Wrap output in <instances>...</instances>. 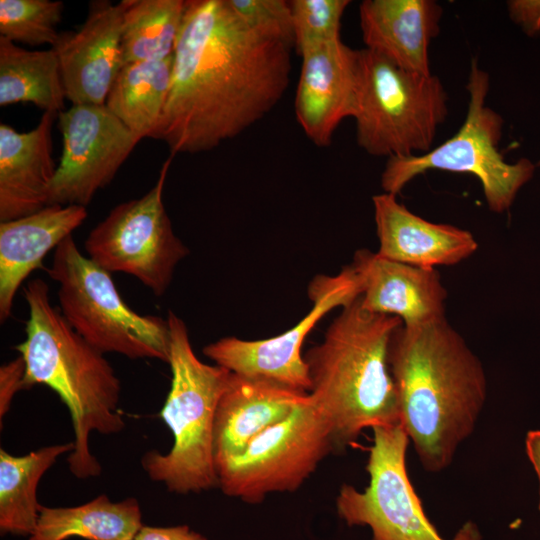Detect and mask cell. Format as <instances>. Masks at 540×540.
Here are the masks:
<instances>
[{
  "label": "cell",
  "mask_w": 540,
  "mask_h": 540,
  "mask_svg": "<svg viewBox=\"0 0 540 540\" xmlns=\"http://www.w3.org/2000/svg\"><path fill=\"white\" fill-rule=\"evenodd\" d=\"M292 48L250 29L228 0H187L168 98L151 138L174 156L238 136L283 97Z\"/></svg>",
  "instance_id": "obj_1"
},
{
  "label": "cell",
  "mask_w": 540,
  "mask_h": 540,
  "mask_svg": "<svg viewBox=\"0 0 540 540\" xmlns=\"http://www.w3.org/2000/svg\"><path fill=\"white\" fill-rule=\"evenodd\" d=\"M388 364L399 421L421 465L443 471L473 433L487 399L480 359L444 316L398 327Z\"/></svg>",
  "instance_id": "obj_2"
},
{
  "label": "cell",
  "mask_w": 540,
  "mask_h": 540,
  "mask_svg": "<svg viewBox=\"0 0 540 540\" xmlns=\"http://www.w3.org/2000/svg\"><path fill=\"white\" fill-rule=\"evenodd\" d=\"M24 297L29 310L26 339L15 347L26 365L24 390L43 384L58 394L74 432L69 471L78 479L97 477L102 467L90 451L89 438L93 432L113 435L125 428L120 380L104 354L51 304L46 282L29 281Z\"/></svg>",
  "instance_id": "obj_3"
},
{
  "label": "cell",
  "mask_w": 540,
  "mask_h": 540,
  "mask_svg": "<svg viewBox=\"0 0 540 540\" xmlns=\"http://www.w3.org/2000/svg\"><path fill=\"white\" fill-rule=\"evenodd\" d=\"M402 324L395 316L365 310L358 297L305 354L309 393L330 427L334 450L351 445L366 428L400 423L388 349Z\"/></svg>",
  "instance_id": "obj_4"
},
{
  "label": "cell",
  "mask_w": 540,
  "mask_h": 540,
  "mask_svg": "<svg viewBox=\"0 0 540 540\" xmlns=\"http://www.w3.org/2000/svg\"><path fill=\"white\" fill-rule=\"evenodd\" d=\"M172 378L160 417L173 443L162 454L145 453L141 465L148 477L177 494L200 493L218 486L214 461V425L219 400L231 372L202 362L194 353L184 321L169 311Z\"/></svg>",
  "instance_id": "obj_5"
},
{
  "label": "cell",
  "mask_w": 540,
  "mask_h": 540,
  "mask_svg": "<svg viewBox=\"0 0 540 540\" xmlns=\"http://www.w3.org/2000/svg\"><path fill=\"white\" fill-rule=\"evenodd\" d=\"M46 271L58 283L62 315L97 350L129 359L169 363L167 318L141 315L131 309L120 296L110 273L85 257L72 235L57 246Z\"/></svg>",
  "instance_id": "obj_6"
},
{
  "label": "cell",
  "mask_w": 540,
  "mask_h": 540,
  "mask_svg": "<svg viewBox=\"0 0 540 540\" xmlns=\"http://www.w3.org/2000/svg\"><path fill=\"white\" fill-rule=\"evenodd\" d=\"M489 88L488 73L473 58L466 85L468 109L462 126L454 136L426 153L389 157L381 175L384 192L397 195L413 178L428 170L468 173L481 182L492 212L507 211L536 166L527 158L508 163L499 152L504 121L486 103Z\"/></svg>",
  "instance_id": "obj_7"
},
{
  "label": "cell",
  "mask_w": 540,
  "mask_h": 540,
  "mask_svg": "<svg viewBox=\"0 0 540 540\" xmlns=\"http://www.w3.org/2000/svg\"><path fill=\"white\" fill-rule=\"evenodd\" d=\"M356 140L372 156L426 153L448 116V96L436 75L404 70L382 55L361 49Z\"/></svg>",
  "instance_id": "obj_8"
},
{
  "label": "cell",
  "mask_w": 540,
  "mask_h": 540,
  "mask_svg": "<svg viewBox=\"0 0 540 540\" xmlns=\"http://www.w3.org/2000/svg\"><path fill=\"white\" fill-rule=\"evenodd\" d=\"M373 430L366 465L369 484L364 491L341 486L336 498L338 515L349 526H368L372 540H448L427 518L408 476L409 438L400 423ZM478 526L467 521L449 540H481Z\"/></svg>",
  "instance_id": "obj_9"
},
{
  "label": "cell",
  "mask_w": 540,
  "mask_h": 540,
  "mask_svg": "<svg viewBox=\"0 0 540 540\" xmlns=\"http://www.w3.org/2000/svg\"><path fill=\"white\" fill-rule=\"evenodd\" d=\"M333 450L330 427L311 397L240 454L216 463L218 487L256 504L270 493L297 490Z\"/></svg>",
  "instance_id": "obj_10"
},
{
  "label": "cell",
  "mask_w": 540,
  "mask_h": 540,
  "mask_svg": "<svg viewBox=\"0 0 540 540\" xmlns=\"http://www.w3.org/2000/svg\"><path fill=\"white\" fill-rule=\"evenodd\" d=\"M173 156L163 163L154 186L142 197L115 206L85 240L88 258L109 273L138 279L156 296L168 289L189 249L176 236L163 203Z\"/></svg>",
  "instance_id": "obj_11"
},
{
  "label": "cell",
  "mask_w": 540,
  "mask_h": 540,
  "mask_svg": "<svg viewBox=\"0 0 540 540\" xmlns=\"http://www.w3.org/2000/svg\"><path fill=\"white\" fill-rule=\"evenodd\" d=\"M360 295V283L351 265L335 276L318 275L308 286L313 307L294 327L262 340L224 337L206 345L203 354L234 374L309 393L308 366L301 354L306 337L323 316Z\"/></svg>",
  "instance_id": "obj_12"
},
{
  "label": "cell",
  "mask_w": 540,
  "mask_h": 540,
  "mask_svg": "<svg viewBox=\"0 0 540 540\" xmlns=\"http://www.w3.org/2000/svg\"><path fill=\"white\" fill-rule=\"evenodd\" d=\"M63 150L49 202L86 207L142 140L105 105L76 104L58 113Z\"/></svg>",
  "instance_id": "obj_13"
},
{
  "label": "cell",
  "mask_w": 540,
  "mask_h": 540,
  "mask_svg": "<svg viewBox=\"0 0 540 540\" xmlns=\"http://www.w3.org/2000/svg\"><path fill=\"white\" fill-rule=\"evenodd\" d=\"M294 110L306 136L317 146L331 143L339 124L354 117L361 82V52L341 38L301 55Z\"/></svg>",
  "instance_id": "obj_14"
},
{
  "label": "cell",
  "mask_w": 540,
  "mask_h": 540,
  "mask_svg": "<svg viewBox=\"0 0 540 540\" xmlns=\"http://www.w3.org/2000/svg\"><path fill=\"white\" fill-rule=\"evenodd\" d=\"M123 4L92 1L88 16L76 31L59 33L55 50L72 105H105L122 63Z\"/></svg>",
  "instance_id": "obj_15"
},
{
  "label": "cell",
  "mask_w": 540,
  "mask_h": 540,
  "mask_svg": "<svg viewBox=\"0 0 540 540\" xmlns=\"http://www.w3.org/2000/svg\"><path fill=\"white\" fill-rule=\"evenodd\" d=\"M360 283L362 308L416 325L445 316L447 290L436 269L393 261L367 249L350 264Z\"/></svg>",
  "instance_id": "obj_16"
},
{
  "label": "cell",
  "mask_w": 540,
  "mask_h": 540,
  "mask_svg": "<svg viewBox=\"0 0 540 540\" xmlns=\"http://www.w3.org/2000/svg\"><path fill=\"white\" fill-rule=\"evenodd\" d=\"M396 196L384 192L372 197L380 256L435 269L458 264L477 250L478 243L471 232L430 222L399 203Z\"/></svg>",
  "instance_id": "obj_17"
},
{
  "label": "cell",
  "mask_w": 540,
  "mask_h": 540,
  "mask_svg": "<svg viewBox=\"0 0 540 540\" xmlns=\"http://www.w3.org/2000/svg\"><path fill=\"white\" fill-rule=\"evenodd\" d=\"M57 112H43L27 132L0 125V222L46 207L57 166L52 157V127Z\"/></svg>",
  "instance_id": "obj_18"
},
{
  "label": "cell",
  "mask_w": 540,
  "mask_h": 540,
  "mask_svg": "<svg viewBox=\"0 0 540 540\" xmlns=\"http://www.w3.org/2000/svg\"><path fill=\"white\" fill-rule=\"evenodd\" d=\"M442 13L434 0H364L359 18L366 49L404 70L429 75V47Z\"/></svg>",
  "instance_id": "obj_19"
},
{
  "label": "cell",
  "mask_w": 540,
  "mask_h": 540,
  "mask_svg": "<svg viewBox=\"0 0 540 540\" xmlns=\"http://www.w3.org/2000/svg\"><path fill=\"white\" fill-rule=\"evenodd\" d=\"M310 400L308 392L231 372L216 411L215 465L240 454L253 438Z\"/></svg>",
  "instance_id": "obj_20"
},
{
  "label": "cell",
  "mask_w": 540,
  "mask_h": 540,
  "mask_svg": "<svg viewBox=\"0 0 540 540\" xmlns=\"http://www.w3.org/2000/svg\"><path fill=\"white\" fill-rule=\"evenodd\" d=\"M87 218L86 207L51 204L14 220L0 222V321L11 315L25 279L43 268L44 257Z\"/></svg>",
  "instance_id": "obj_21"
},
{
  "label": "cell",
  "mask_w": 540,
  "mask_h": 540,
  "mask_svg": "<svg viewBox=\"0 0 540 540\" xmlns=\"http://www.w3.org/2000/svg\"><path fill=\"white\" fill-rule=\"evenodd\" d=\"M142 524L141 507L133 497L114 502L105 494L73 507L40 506L28 540H134Z\"/></svg>",
  "instance_id": "obj_22"
},
{
  "label": "cell",
  "mask_w": 540,
  "mask_h": 540,
  "mask_svg": "<svg viewBox=\"0 0 540 540\" xmlns=\"http://www.w3.org/2000/svg\"><path fill=\"white\" fill-rule=\"evenodd\" d=\"M73 449V441L41 447L20 456L0 449L1 535H32L41 506L37 500L38 484L57 459Z\"/></svg>",
  "instance_id": "obj_23"
},
{
  "label": "cell",
  "mask_w": 540,
  "mask_h": 540,
  "mask_svg": "<svg viewBox=\"0 0 540 540\" xmlns=\"http://www.w3.org/2000/svg\"><path fill=\"white\" fill-rule=\"evenodd\" d=\"M173 56L124 64L119 70L105 106L141 139L152 136L168 98Z\"/></svg>",
  "instance_id": "obj_24"
},
{
  "label": "cell",
  "mask_w": 540,
  "mask_h": 540,
  "mask_svg": "<svg viewBox=\"0 0 540 540\" xmlns=\"http://www.w3.org/2000/svg\"><path fill=\"white\" fill-rule=\"evenodd\" d=\"M66 98L55 50H27L0 36V106L30 102L59 113Z\"/></svg>",
  "instance_id": "obj_25"
},
{
  "label": "cell",
  "mask_w": 540,
  "mask_h": 540,
  "mask_svg": "<svg viewBox=\"0 0 540 540\" xmlns=\"http://www.w3.org/2000/svg\"><path fill=\"white\" fill-rule=\"evenodd\" d=\"M122 63L161 60L173 56L186 1L122 0Z\"/></svg>",
  "instance_id": "obj_26"
},
{
  "label": "cell",
  "mask_w": 540,
  "mask_h": 540,
  "mask_svg": "<svg viewBox=\"0 0 540 540\" xmlns=\"http://www.w3.org/2000/svg\"><path fill=\"white\" fill-rule=\"evenodd\" d=\"M62 13V1L0 0V34L13 42L53 46Z\"/></svg>",
  "instance_id": "obj_27"
},
{
  "label": "cell",
  "mask_w": 540,
  "mask_h": 540,
  "mask_svg": "<svg viewBox=\"0 0 540 540\" xmlns=\"http://www.w3.org/2000/svg\"><path fill=\"white\" fill-rule=\"evenodd\" d=\"M348 0H290L294 48L303 52L340 38L341 21Z\"/></svg>",
  "instance_id": "obj_28"
},
{
  "label": "cell",
  "mask_w": 540,
  "mask_h": 540,
  "mask_svg": "<svg viewBox=\"0 0 540 540\" xmlns=\"http://www.w3.org/2000/svg\"><path fill=\"white\" fill-rule=\"evenodd\" d=\"M242 21L255 32L284 41L294 47V33L289 1L228 0Z\"/></svg>",
  "instance_id": "obj_29"
},
{
  "label": "cell",
  "mask_w": 540,
  "mask_h": 540,
  "mask_svg": "<svg viewBox=\"0 0 540 540\" xmlns=\"http://www.w3.org/2000/svg\"><path fill=\"white\" fill-rule=\"evenodd\" d=\"M26 365L19 355L14 360L0 367V422L9 411L15 394L24 390Z\"/></svg>",
  "instance_id": "obj_30"
},
{
  "label": "cell",
  "mask_w": 540,
  "mask_h": 540,
  "mask_svg": "<svg viewBox=\"0 0 540 540\" xmlns=\"http://www.w3.org/2000/svg\"><path fill=\"white\" fill-rule=\"evenodd\" d=\"M510 18L529 36L540 31V0H512L507 2Z\"/></svg>",
  "instance_id": "obj_31"
},
{
  "label": "cell",
  "mask_w": 540,
  "mask_h": 540,
  "mask_svg": "<svg viewBox=\"0 0 540 540\" xmlns=\"http://www.w3.org/2000/svg\"><path fill=\"white\" fill-rule=\"evenodd\" d=\"M134 540H207L203 535L193 531L187 525L170 527L144 526Z\"/></svg>",
  "instance_id": "obj_32"
},
{
  "label": "cell",
  "mask_w": 540,
  "mask_h": 540,
  "mask_svg": "<svg viewBox=\"0 0 540 540\" xmlns=\"http://www.w3.org/2000/svg\"><path fill=\"white\" fill-rule=\"evenodd\" d=\"M527 457L536 473L539 483V511H540V430H530L525 438Z\"/></svg>",
  "instance_id": "obj_33"
},
{
  "label": "cell",
  "mask_w": 540,
  "mask_h": 540,
  "mask_svg": "<svg viewBox=\"0 0 540 540\" xmlns=\"http://www.w3.org/2000/svg\"><path fill=\"white\" fill-rule=\"evenodd\" d=\"M538 165L540 166V161L538 162Z\"/></svg>",
  "instance_id": "obj_34"
}]
</instances>
